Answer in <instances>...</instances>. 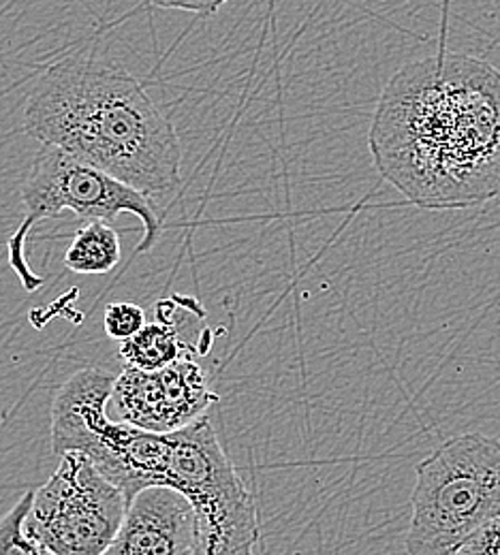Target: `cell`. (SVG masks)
I'll use <instances>...</instances> for the list:
<instances>
[{"mask_svg":"<svg viewBox=\"0 0 500 555\" xmlns=\"http://www.w3.org/2000/svg\"><path fill=\"white\" fill-rule=\"evenodd\" d=\"M218 402L197 359H182L156 372L125 367L116 376L110 415L152 434L180 431Z\"/></svg>","mask_w":500,"mask_h":555,"instance_id":"8","label":"cell"},{"mask_svg":"<svg viewBox=\"0 0 500 555\" xmlns=\"http://www.w3.org/2000/svg\"><path fill=\"white\" fill-rule=\"evenodd\" d=\"M145 327V310L131 301H114L107 304L103 312V330L107 338L118 345L136 338Z\"/></svg>","mask_w":500,"mask_h":555,"instance_id":"13","label":"cell"},{"mask_svg":"<svg viewBox=\"0 0 500 555\" xmlns=\"http://www.w3.org/2000/svg\"><path fill=\"white\" fill-rule=\"evenodd\" d=\"M114 383L116 376L99 367L73 374L52 402V447L59 457L84 453L131 502L148 487H167L171 438L110 415Z\"/></svg>","mask_w":500,"mask_h":555,"instance_id":"4","label":"cell"},{"mask_svg":"<svg viewBox=\"0 0 500 555\" xmlns=\"http://www.w3.org/2000/svg\"><path fill=\"white\" fill-rule=\"evenodd\" d=\"M158 321L145 323L142 332L123 343L118 350L127 367H136L143 372H156L169 367L182 359H195L206 354L204 345L184 336L193 323H200L204 312L195 306L193 299L176 295L174 299H165L156 306Z\"/></svg>","mask_w":500,"mask_h":555,"instance_id":"10","label":"cell"},{"mask_svg":"<svg viewBox=\"0 0 500 555\" xmlns=\"http://www.w3.org/2000/svg\"><path fill=\"white\" fill-rule=\"evenodd\" d=\"M407 555H460L500 515V440L460 434L415 468Z\"/></svg>","mask_w":500,"mask_h":555,"instance_id":"3","label":"cell"},{"mask_svg":"<svg viewBox=\"0 0 500 555\" xmlns=\"http://www.w3.org/2000/svg\"><path fill=\"white\" fill-rule=\"evenodd\" d=\"M197 515L174 487H148L127 506L125 521L103 555H193Z\"/></svg>","mask_w":500,"mask_h":555,"instance_id":"9","label":"cell"},{"mask_svg":"<svg viewBox=\"0 0 500 555\" xmlns=\"http://www.w3.org/2000/svg\"><path fill=\"white\" fill-rule=\"evenodd\" d=\"M28 138L59 147L152 197L180 184L182 143L131 73L92 56L46 70L24 105Z\"/></svg>","mask_w":500,"mask_h":555,"instance_id":"2","label":"cell"},{"mask_svg":"<svg viewBox=\"0 0 500 555\" xmlns=\"http://www.w3.org/2000/svg\"><path fill=\"white\" fill-rule=\"evenodd\" d=\"M22 204L24 220L7 242V257L22 286L30 293L43 284V278L37 276L28 266L26 240L41 220L73 211L84 220L112 222L120 214H131L142 220L140 253L152 250L161 233L158 211L148 195L50 145H41L33 160L22 186Z\"/></svg>","mask_w":500,"mask_h":555,"instance_id":"5","label":"cell"},{"mask_svg":"<svg viewBox=\"0 0 500 555\" xmlns=\"http://www.w3.org/2000/svg\"><path fill=\"white\" fill-rule=\"evenodd\" d=\"M35 491H26L9 513L0 517V555H56L26 530Z\"/></svg>","mask_w":500,"mask_h":555,"instance_id":"12","label":"cell"},{"mask_svg":"<svg viewBox=\"0 0 500 555\" xmlns=\"http://www.w3.org/2000/svg\"><path fill=\"white\" fill-rule=\"evenodd\" d=\"M150 2H154L156 7H163V9H178V11L208 15V13H215L216 9H220L229 0H150Z\"/></svg>","mask_w":500,"mask_h":555,"instance_id":"15","label":"cell"},{"mask_svg":"<svg viewBox=\"0 0 500 555\" xmlns=\"http://www.w3.org/2000/svg\"><path fill=\"white\" fill-rule=\"evenodd\" d=\"M368 145L383 180L420 208L499 197L500 70L443 48L405 65L381 92Z\"/></svg>","mask_w":500,"mask_h":555,"instance_id":"1","label":"cell"},{"mask_svg":"<svg viewBox=\"0 0 500 555\" xmlns=\"http://www.w3.org/2000/svg\"><path fill=\"white\" fill-rule=\"evenodd\" d=\"M123 259L120 235L107 220H88L73 235L65 253V268L79 276H105Z\"/></svg>","mask_w":500,"mask_h":555,"instance_id":"11","label":"cell"},{"mask_svg":"<svg viewBox=\"0 0 500 555\" xmlns=\"http://www.w3.org/2000/svg\"><path fill=\"white\" fill-rule=\"evenodd\" d=\"M127 506L123 489L110 483L84 453L72 451L35 491L26 530L56 555H103Z\"/></svg>","mask_w":500,"mask_h":555,"instance_id":"7","label":"cell"},{"mask_svg":"<svg viewBox=\"0 0 500 555\" xmlns=\"http://www.w3.org/2000/svg\"><path fill=\"white\" fill-rule=\"evenodd\" d=\"M460 555H500V515L482 526Z\"/></svg>","mask_w":500,"mask_h":555,"instance_id":"14","label":"cell"},{"mask_svg":"<svg viewBox=\"0 0 500 555\" xmlns=\"http://www.w3.org/2000/svg\"><path fill=\"white\" fill-rule=\"evenodd\" d=\"M169 486L182 491L197 515L193 555H259V513L218 442L215 425L202 416L169 434Z\"/></svg>","mask_w":500,"mask_h":555,"instance_id":"6","label":"cell"}]
</instances>
